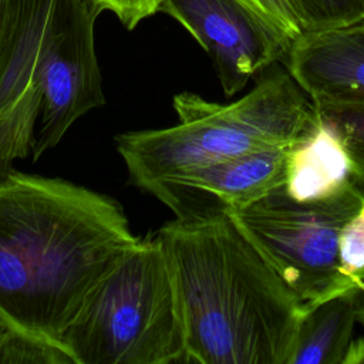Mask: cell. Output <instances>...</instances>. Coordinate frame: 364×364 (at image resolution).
<instances>
[{"instance_id":"cell-1","label":"cell","mask_w":364,"mask_h":364,"mask_svg":"<svg viewBox=\"0 0 364 364\" xmlns=\"http://www.w3.org/2000/svg\"><path fill=\"white\" fill-rule=\"evenodd\" d=\"M138 237L111 196L13 169L0 181L1 318L60 343L91 289Z\"/></svg>"},{"instance_id":"cell-2","label":"cell","mask_w":364,"mask_h":364,"mask_svg":"<svg viewBox=\"0 0 364 364\" xmlns=\"http://www.w3.org/2000/svg\"><path fill=\"white\" fill-rule=\"evenodd\" d=\"M183 321L185 363L287 364L304 309L220 203L156 232Z\"/></svg>"},{"instance_id":"cell-3","label":"cell","mask_w":364,"mask_h":364,"mask_svg":"<svg viewBox=\"0 0 364 364\" xmlns=\"http://www.w3.org/2000/svg\"><path fill=\"white\" fill-rule=\"evenodd\" d=\"M90 0H13L0 55V181L105 104Z\"/></svg>"},{"instance_id":"cell-4","label":"cell","mask_w":364,"mask_h":364,"mask_svg":"<svg viewBox=\"0 0 364 364\" xmlns=\"http://www.w3.org/2000/svg\"><path fill=\"white\" fill-rule=\"evenodd\" d=\"M289 71L274 70L237 101L179 92L178 124L115 136L129 183L173 208L181 181L206 166L269 148H291L318 127V114Z\"/></svg>"},{"instance_id":"cell-5","label":"cell","mask_w":364,"mask_h":364,"mask_svg":"<svg viewBox=\"0 0 364 364\" xmlns=\"http://www.w3.org/2000/svg\"><path fill=\"white\" fill-rule=\"evenodd\" d=\"M60 344L75 364L185 363L181 304L155 232L138 237L101 276Z\"/></svg>"},{"instance_id":"cell-6","label":"cell","mask_w":364,"mask_h":364,"mask_svg":"<svg viewBox=\"0 0 364 364\" xmlns=\"http://www.w3.org/2000/svg\"><path fill=\"white\" fill-rule=\"evenodd\" d=\"M363 202L358 182L317 199H297L282 185L242 209L228 210L306 313L348 291L338 264L340 233Z\"/></svg>"},{"instance_id":"cell-7","label":"cell","mask_w":364,"mask_h":364,"mask_svg":"<svg viewBox=\"0 0 364 364\" xmlns=\"http://www.w3.org/2000/svg\"><path fill=\"white\" fill-rule=\"evenodd\" d=\"M158 11L181 23L208 53L226 97L284 61L294 41L243 0H162Z\"/></svg>"},{"instance_id":"cell-8","label":"cell","mask_w":364,"mask_h":364,"mask_svg":"<svg viewBox=\"0 0 364 364\" xmlns=\"http://www.w3.org/2000/svg\"><path fill=\"white\" fill-rule=\"evenodd\" d=\"M284 63L313 102L364 105V20L303 31Z\"/></svg>"},{"instance_id":"cell-9","label":"cell","mask_w":364,"mask_h":364,"mask_svg":"<svg viewBox=\"0 0 364 364\" xmlns=\"http://www.w3.org/2000/svg\"><path fill=\"white\" fill-rule=\"evenodd\" d=\"M290 148H269L213 164L185 176L178 188L175 216L219 202L242 209L286 183Z\"/></svg>"},{"instance_id":"cell-10","label":"cell","mask_w":364,"mask_h":364,"mask_svg":"<svg viewBox=\"0 0 364 364\" xmlns=\"http://www.w3.org/2000/svg\"><path fill=\"white\" fill-rule=\"evenodd\" d=\"M354 182L357 179L344 145L321 119L309 138L290 148L284 189L291 196L324 198Z\"/></svg>"},{"instance_id":"cell-11","label":"cell","mask_w":364,"mask_h":364,"mask_svg":"<svg viewBox=\"0 0 364 364\" xmlns=\"http://www.w3.org/2000/svg\"><path fill=\"white\" fill-rule=\"evenodd\" d=\"M355 323L353 289L309 309L300 320L287 364H343Z\"/></svg>"},{"instance_id":"cell-12","label":"cell","mask_w":364,"mask_h":364,"mask_svg":"<svg viewBox=\"0 0 364 364\" xmlns=\"http://www.w3.org/2000/svg\"><path fill=\"white\" fill-rule=\"evenodd\" d=\"M318 118L340 138L354 169L357 182L364 188V105L313 102Z\"/></svg>"},{"instance_id":"cell-13","label":"cell","mask_w":364,"mask_h":364,"mask_svg":"<svg viewBox=\"0 0 364 364\" xmlns=\"http://www.w3.org/2000/svg\"><path fill=\"white\" fill-rule=\"evenodd\" d=\"M301 31L341 27L364 20V0H287Z\"/></svg>"},{"instance_id":"cell-14","label":"cell","mask_w":364,"mask_h":364,"mask_svg":"<svg viewBox=\"0 0 364 364\" xmlns=\"http://www.w3.org/2000/svg\"><path fill=\"white\" fill-rule=\"evenodd\" d=\"M33 363L75 364L60 343L10 328L0 346V364Z\"/></svg>"},{"instance_id":"cell-15","label":"cell","mask_w":364,"mask_h":364,"mask_svg":"<svg viewBox=\"0 0 364 364\" xmlns=\"http://www.w3.org/2000/svg\"><path fill=\"white\" fill-rule=\"evenodd\" d=\"M338 264L348 290L364 279V202L340 233Z\"/></svg>"},{"instance_id":"cell-16","label":"cell","mask_w":364,"mask_h":364,"mask_svg":"<svg viewBox=\"0 0 364 364\" xmlns=\"http://www.w3.org/2000/svg\"><path fill=\"white\" fill-rule=\"evenodd\" d=\"M101 13L111 11L124 24L134 30L142 20L158 11L162 0H90Z\"/></svg>"},{"instance_id":"cell-17","label":"cell","mask_w":364,"mask_h":364,"mask_svg":"<svg viewBox=\"0 0 364 364\" xmlns=\"http://www.w3.org/2000/svg\"><path fill=\"white\" fill-rule=\"evenodd\" d=\"M257 13L269 18L273 24L282 28L289 37L296 40L303 31L300 24L287 3V0H243Z\"/></svg>"},{"instance_id":"cell-18","label":"cell","mask_w":364,"mask_h":364,"mask_svg":"<svg viewBox=\"0 0 364 364\" xmlns=\"http://www.w3.org/2000/svg\"><path fill=\"white\" fill-rule=\"evenodd\" d=\"M343 364H364V337H358L350 343Z\"/></svg>"},{"instance_id":"cell-19","label":"cell","mask_w":364,"mask_h":364,"mask_svg":"<svg viewBox=\"0 0 364 364\" xmlns=\"http://www.w3.org/2000/svg\"><path fill=\"white\" fill-rule=\"evenodd\" d=\"M11 6H13V0H0V55L3 51L6 34H7Z\"/></svg>"},{"instance_id":"cell-20","label":"cell","mask_w":364,"mask_h":364,"mask_svg":"<svg viewBox=\"0 0 364 364\" xmlns=\"http://www.w3.org/2000/svg\"><path fill=\"white\" fill-rule=\"evenodd\" d=\"M354 291V300H355V310H357V321L364 326V279L360 280L355 287L353 289Z\"/></svg>"},{"instance_id":"cell-21","label":"cell","mask_w":364,"mask_h":364,"mask_svg":"<svg viewBox=\"0 0 364 364\" xmlns=\"http://www.w3.org/2000/svg\"><path fill=\"white\" fill-rule=\"evenodd\" d=\"M9 330H10V327L6 324V321L1 318V316H0V346H1V343H3V340H4V337H6V334L9 333Z\"/></svg>"}]
</instances>
